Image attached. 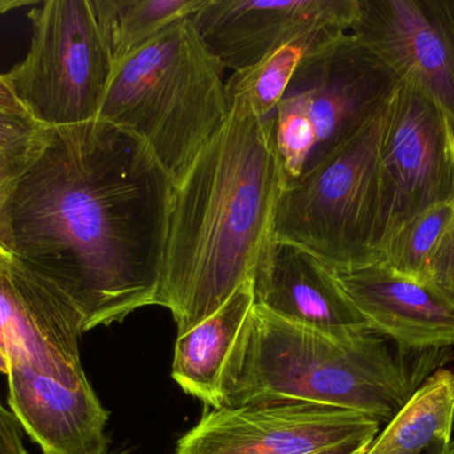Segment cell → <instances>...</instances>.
Segmentation results:
<instances>
[{
  "instance_id": "obj_1",
  "label": "cell",
  "mask_w": 454,
  "mask_h": 454,
  "mask_svg": "<svg viewBox=\"0 0 454 454\" xmlns=\"http://www.w3.org/2000/svg\"><path fill=\"white\" fill-rule=\"evenodd\" d=\"M172 176L129 131L96 119L42 128L0 195V250L56 285L84 332L156 306Z\"/></svg>"
},
{
  "instance_id": "obj_2",
  "label": "cell",
  "mask_w": 454,
  "mask_h": 454,
  "mask_svg": "<svg viewBox=\"0 0 454 454\" xmlns=\"http://www.w3.org/2000/svg\"><path fill=\"white\" fill-rule=\"evenodd\" d=\"M283 186L263 120L234 99L226 122L173 186L156 306L172 312L178 336L250 282Z\"/></svg>"
},
{
  "instance_id": "obj_3",
  "label": "cell",
  "mask_w": 454,
  "mask_h": 454,
  "mask_svg": "<svg viewBox=\"0 0 454 454\" xmlns=\"http://www.w3.org/2000/svg\"><path fill=\"white\" fill-rule=\"evenodd\" d=\"M444 349L396 354L375 332L336 339L285 322L254 303L221 384L223 408L264 402H309L391 423ZM423 354V352H421Z\"/></svg>"
},
{
  "instance_id": "obj_4",
  "label": "cell",
  "mask_w": 454,
  "mask_h": 454,
  "mask_svg": "<svg viewBox=\"0 0 454 454\" xmlns=\"http://www.w3.org/2000/svg\"><path fill=\"white\" fill-rule=\"evenodd\" d=\"M82 319L50 280L0 250V348L8 404L44 454H109V415L90 386Z\"/></svg>"
},
{
  "instance_id": "obj_5",
  "label": "cell",
  "mask_w": 454,
  "mask_h": 454,
  "mask_svg": "<svg viewBox=\"0 0 454 454\" xmlns=\"http://www.w3.org/2000/svg\"><path fill=\"white\" fill-rule=\"evenodd\" d=\"M223 74L181 19L114 67L98 119L140 138L176 181L229 116Z\"/></svg>"
},
{
  "instance_id": "obj_6",
  "label": "cell",
  "mask_w": 454,
  "mask_h": 454,
  "mask_svg": "<svg viewBox=\"0 0 454 454\" xmlns=\"http://www.w3.org/2000/svg\"><path fill=\"white\" fill-rule=\"evenodd\" d=\"M388 107L303 178L283 187L272 239L304 248L335 274L381 263L391 226L380 159Z\"/></svg>"
},
{
  "instance_id": "obj_7",
  "label": "cell",
  "mask_w": 454,
  "mask_h": 454,
  "mask_svg": "<svg viewBox=\"0 0 454 454\" xmlns=\"http://www.w3.org/2000/svg\"><path fill=\"white\" fill-rule=\"evenodd\" d=\"M400 84L397 75L349 32L307 55L274 111L262 119L282 167L283 187L370 124Z\"/></svg>"
},
{
  "instance_id": "obj_8",
  "label": "cell",
  "mask_w": 454,
  "mask_h": 454,
  "mask_svg": "<svg viewBox=\"0 0 454 454\" xmlns=\"http://www.w3.org/2000/svg\"><path fill=\"white\" fill-rule=\"evenodd\" d=\"M28 18V53L3 75L27 114L44 128L98 119L114 61L93 0H47Z\"/></svg>"
},
{
  "instance_id": "obj_9",
  "label": "cell",
  "mask_w": 454,
  "mask_h": 454,
  "mask_svg": "<svg viewBox=\"0 0 454 454\" xmlns=\"http://www.w3.org/2000/svg\"><path fill=\"white\" fill-rule=\"evenodd\" d=\"M380 424L364 413L309 402H264L207 410L181 437L176 454H315L375 439Z\"/></svg>"
},
{
  "instance_id": "obj_10",
  "label": "cell",
  "mask_w": 454,
  "mask_h": 454,
  "mask_svg": "<svg viewBox=\"0 0 454 454\" xmlns=\"http://www.w3.org/2000/svg\"><path fill=\"white\" fill-rule=\"evenodd\" d=\"M453 149L447 115L423 91L402 82L389 103L380 152L391 208L388 243L421 213L454 202Z\"/></svg>"
},
{
  "instance_id": "obj_11",
  "label": "cell",
  "mask_w": 454,
  "mask_h": 454,
  "mask_svg": "<svg viewBox=\"0 0 454 454\" xmlns=\"http://www.w3.org/2000/svg\"><path fill=\"white\" fill-rule=\"evenodd\" d=\"M348 32L454 128V0H357Z\"/></svg>"
},
{
  "instance_id": "obj_12",
  "label": "cell",
  "mask_w": 454,
  "mask_h": 454,
  "mask_svg": "<svg viewBox=\"0 0 454 454\" xmlns=\"http://www.w3.org/2000/svg\"><path fill=\"white\" fill-rule=\"evenodd\" d=\"M356 12L357 0H205L191 20L225 69L240 72L317 27L348 32Z\"/></svg>"
},
{
  "instance_id": "obj_13",
  "label": "cell",
  "mask_w": 454,
  "mask_h": 454,
  "mask_svg": "<svg viewBox=\"0 0 454 454\" xmlns=\"http://www.w3.org/2000/svg\"><path fill=\"white\" fill-rule=\"evenodd\" d=\"M254 301L274 316L336 339L372 332L331 271L293 243L270 239L253 276Z\"/></svg>"
},
{
  "instance_id": "obj_14",
  "label": "cell",
  "mask_w": 454,
  "mask_h": 454,
  "mask_svg": "<svg viewBox=\"0 0 454 454\" xmlns=\"http://www.w3.org/2000/svg\"><path fill=\"white\" fill-rule=\"evenodd\" d=\"M335 275L370 330L392 339L402 354L454 346V300L429 283L383 263Z\"/></svg>"
},
{
  "instance_id": "obj_15",
  "label": "cell",
  "mask_w": 454,
  "mask_h": 454,
  "mask_svg": "<svg viewBox=\"0 0 454 454\" xmlns=\"http://www.w3.org/2000/svg\"><path fill=\"white\" fill-rule=\"evenodd\" d=\"M253 283L247 282L212 316L178 336L172 378L207 410L223 407L221 384L230 352L254 307Z\"/></svg>"
},
{
  "instance_id": "obj_16",
  "label": "cell",
  "mask_w": 454,
  "mask_h": 454,
  "mask_svg": "<svg viewBox=\"0 0 454 454\" xmlns=\"http://www.w3.org/2000/svg\"><path fill=\"white\" fill-rule=\"evenodd\" d=\"M454 423V370L439 368L373 440L365 454H423L450 442Z\"/></svg>"
},
{
  "instance_id": "obj_17",
  "label": "cell",
  "mask_w": 454,
  "mask_h": 454,
  "mask_svg": "<svg viewBox=\"0 0 454 454\" xmlns=\"http://www.w3.org/2000/svg\"><path fill=\"white\" fill-rule=\"evenodd\" d=\"M344 32L347 31L338 27H317L280 45L256 66L232 72L226 80L229 103L234 99H243L261 119L269 116L301 60Z\"/></svg>"
},
{
  "instance_id": "obj_18",
  "label": "cell",
  "mask_w": 454,
  "mask_h": 454,
  "mask_svg": "<svg viewBox=\"0 0 454 454\" xmlns=\"http://www.w3.org/2000/svg\"><path fill=\"white\" fill-rule=\"evenodd\" d=\"M114 67L181 19L191 18L205 0H93Z\"/></svg>"
},
{
  "instance_id": "obj_19",
  "label": "cell",
  "mask_w": 454,
  "mask_h": 454,
  "mask_svg": "<svg viewBox=\"0 0 454 454\" xmlns=\"http://www.w3.org/2000/svg\"><path fill=\"white\" fill-rule=\"evenodd\" d=\"M453 216L454 202L421 213L392 237L381 263L403 276L428 282L429 264Z\"/></svg>"
},
{
  "instance_id": "obj_20",
  "label": "cell",
  "mask_w": 454,
  "mask_h": 454,
  "mask_svg": "<svg viewBox=\"0 0 454 454\" xmlns=\"http://www.w3.org/2000/svg\"><path fill=\"white\" fill-rule=\"evenodd\" d=\"M42 128L29 116L0 111V195L26 167Z\"/></svg>"
},
{
  "instance_id": "obj_21",
  "label": "cell",
  "mask_w": 454,
  "mask_h": 454,
  "mask_svg": "<svg viewBox=\"0 0 454 454\" xmlns=\"http://www.w3.org/2000/svg\"><path fill=\"white\" fill-rule=\"evenodd\" d=\"M427 283L454 300V216L429 264Z\"/></svg>"
},
{
  "instance_id": "obj_22",
  "label": "cell",
  "mask_w": 454,
  "mask_h": 454,
  "mask_svg": "<svg viewBox=\"0 0 454 454\" xmlns=\"http://www.w3.org/2000/svg\"><path fill=\"white\" fill-rule=\"evenodd\" d=\"M23 432L16 416L0 404V454H29L24 447Z\"/></svg>"
},
{
  "instance_id": "obj_23",
  "label": "cell",
  "mask_w": 454,
  "mask_h": 454,
  "mask_svg": "<svg viewBox=\"0 0 454 454\" xmlns=\"http://www.w3.org/2000/svg\"><path fill=\"white\" fill-rule=\"evenodd\" d=\"M0 111L10 112V114L15 115H23V116H29V115L27 114L26 109H24V107L21 106L20 101L16 98L15 93L11 90L8 83L5 82L3 75H0Z\"/></svg>"
},
{
  "instance_id": "obj_24",
  "label": "cell",
  "mask_w": 454,
  "mask_h": 454,
  "mask_svg": "<svg viewBox=\"0 0 454 454\" xmlns=\"http://www.w3.org/2000/svg\"><path fill=\"white\" fill-rule=\"evenodd\" d=\"M373 440L375 439L352 440V442H343V444L335 445V447L315 454H365Z\"/></svg>"
},
{
  "instance_id": "obj_25",
  "label": "cell",
  "mask_w": 454,
  "mask_h": 454,
  "mask_svg": "<svg viewBox=\"0 0 454 454\" xmlns=\"http://www.w3.org/2000/svg\"><path fill=\"white\" fill-rule=\"evenodd\" d=\"M35 2H29V0H0V13L7 12V11L12 10V8L24 7V5L32 4Z\"/></svg>"
},
{
  "instance_id": "obj_26",
  "label": "cell",
  "mask_w": 454,
  "mask_h": 454,
  "mask_svg": "<svg viewBox=\"0 0 454 454\" xmlns=\"http://www.w3.org/2000/svg\"><path fill=\"white\" fill-rule=\"evenodd\" d=\"M450 445V442H439V444H434V447L427 450L423 454H447Z\"/></svg>"
},
{
  "instance_id": "obj_27",
  "label": "cell",
  "mask_w": 454,
  "mask_h": 454,
  "mask_svg": "<svg viewBox=\"0 0 454 454\" xmlns=\"http://www.w3.org/2000/svg\"><path fill=\"white\" fill-rule=\"evenodd\" d=\"M0 373L7 375V360H5L4 354H3L2 348H0Z\"/></svg>"
},
{
  "instance_id": "obj_28",
  "label": "cell",
  "mask_w": 454,
  "mask_h": 454,
  "mask_svg": "<svg viewBox=\"0 0 454 454\" xmlns=\"http://www.w3.org/2000/svg\"><path fill=\"white\" fill-rule=\"evenodd\" d=\"M447 454H454V442H450V450H448V453Z\"/></svg>"
},
{
  "instance_id": "obj_29",
  "label": "cell",
  "mask_w": 454,
  "mask_h": 454,
  "mask_svg": "<svg viewBox=\"0 0 454 454\" xmlns=\"http://www.w3.org/2000/svg\"><path fill=\"white\" fill-rule=\"evenodd\" d=\"M109 454H111V453H109ZM120 454H124V453H120Z\"/></svg>"
},
{
  "instance_id": "obj_30",
  "label": "cell",
  "mask_w": 454,
  "mask_h": 454,
  "mask_svg": "<svg viewBox=\"0 0 454 454\" xmlns=\"http://www.w3.org/2000/svg\"><path fill=\"white\" fill-rule=\"evenodd\" d=\"M453 154H454V149H453Z\"/></svg>"
}]
</instances>
